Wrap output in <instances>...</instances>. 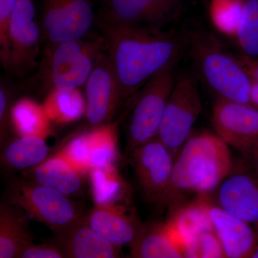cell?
I'll return each instance as SVG.
<instances>
[{"mask_svg":"<svg viewBox=\"0 0 258 258\" xmlns=\"http://www.w3.org/2000/svg\"><path fill=\"white\" fill-rule=\"evenodd\" d=\"M246 161L243 170L232 173L219 185L211 201L258 228V171Z\"/></svg>","mask_w":258,"mask_h":258,"instance_id":"obj_14","label":"cell"},{"mask_svg":"<svg viewBox=\"0 0 258 258\" xmlns=\"http://www.w3.org/2000/svg\"><path fill=\"white\" fill-rule=\"evenodd\" d=\"M84 86L88 123L93 127L112 123L123 102L106 50L98 57Z\"/></svg>","mask_w":258,"mask_h":258,"instance_id":"obj_13","label":"cell"},{"mask_svg":"<svg viewBox=\"0 0 258 258\" xmlns=\"http://www.w3.org/2000/svg\"><path fill=\"white\" fill-rule=\"evenodd\" d=\"M130 154L139 186L148 200L161 207L170 186L175 154L157 137Z\"/></svg>","mask_w":258,"mask_h":258,"instance_id":"obj_9","label":"cell"},{"mask_svg":"<svg viewBox=\"0 0 258 258\" xmlns=\"http://www.w3.org/2000/svg\"><path fill=\"white\" fill-rule=\"evenodd\" d=\"M85 216V215H84ZM58 245L66 257H119L121 249L115 247L93 230L83 217L68 230L57 234Z\"/></svg>","mask_w":258,"mask_h":258,"instance_id":"obj_19","label":"cell"},{"mask_svg":"<svg viewBox=\"0 0 258 258\" xmlns=\"http://www.w3.org/2000/svg\"><path fill=\"white\" fill-rule=\"evenodd\" d=\"M84 217L93 230L120 249L133 244L143 227L133 212L120 203L95 205Z\"/></svg>","mask_w":258,"mask_h":258,"instance_id":"obj_17","label":"cell"},{"mask_svg":"<svg viewBox=\"0 0 258 258\" xmlns=\"http://www.w3.org/2000/svg\"><path fill=\"white\" fill-rule=\"evenodd\" d=\"M46 139L39 136H20L7 142L1 154L2 164L11 171H26L41 164L50 154Z\"/></svg>","mask_w":258,"mask_h":258,"instance_id":"obj_20","label":"cell"},{"mask_svg":"<svg viewBox=\"0 0 258 258\" xmlns=\"http://www.w3.org/2000/svg\"><path fill=\"white\" fill-rule=\"evenodd\" d=\"M175 66L153 76L137 92L127 129L126 152L157 137L166 104L175 85Z\"/></svg>","mask_w":258,"mask_h":258,"instance_id":"obj_5","label":"cell"},{"mask_svg":"<svg viewBox=\"0 0 258 258\" xmlns=\"http://www.w3.org/2000/svg\"><path fill=\"white\" fill-rule=\"evenodd\" d=\"M118 123L117 121L98 125L86 132L91 153V169L115 164L118 158Z\"/></svg>","mask_w":258,"mask_h":258,"instance_id":"obj_25","label":"cell"},{"mask_svg":"<svg viewBox=\"0 0 258 258\" xmlns=\"http://www.w3.org/2000/svg\"><path fill=\"white\" fill-rule=\"evenodd\" d=\"M249 258H258V239L254 248L252 249V252L249 254Z\"/></svg>","mask_w":258,"mask_h":258,"instance_id":"obj_36","label":"cell"},{"mask_svg":"<svg viewBox=\"0 0 258 258\" xmlns=\"http://www.w3.org/2000/svg\"><path fill=\"white\" fill-rule=\"evenodd\" d=\"M95 205L119 203L126 186L115 164L93 167L88 172Z\"/></svg>","mask_w":258,"mask_h":258,"instance_id":"obj_24","label":"cell"},{"mask_svg":"<svg viewBox=\"0 0 258 258\" xmlns=\"http://www.w3.org/2000/svg\"><path fill=\"white\" fill-rule=\"evenodd\" d=\"M10 203L58 234L84 217L69 196L30 181L14 183L8 191Z\"/></svg>","mask_w":258,"mask_h":258,"instance_id":"obj_6","label":"cell"},{"mask_svg":"<svg viewBox=\"0 0 258 258\" xmlns=\"http://www.w3.org/2000/svg\"><path fill=\"white\" fill-rule=\"evenodd\" d=\"M202 109L196 81L189 75L179 76L168 100L157 136L175 156L191 136Z\"/></svg>","mask_w":258,"mask_h":258,"instance_id":"obj_8","label":"cell"},{"mask_svg":"<svg viewBox=\"0 0 258 258\" xmlns=\"http://www.w3.org/2000/svg\"><path fill=\"white\" fill-rule=\"evenodd\" d=\"M211 225L220 240L225 257L249 258L258 239V229L231 215L212 202L207 195L200 196Z\"/></svg>","mask_w":258,"mask_h":258,"instance_id":"obj_16","label":"cell"},{"mask_svg":"<svg viewBox=\"0 0 258 258\" xmlns=\"http://www.w3.org/2000/svg\"><path fill=\"white\" fill-rule=\"evenodd\" d=\"M11 124L18 137L32 135L47 139L52 134V122L43 106L32 98H20L13 103Z\"/></svg>","mask_w":258,"mask_h":258,"instance_id":"obj_23","label":"cell"},{"mask_svg":"<svg viewBox=\"0 0 258 258\" xmlns=\"http://www.w3.org/2000/svg\"><path fill=\"white\" fill-rule=\"evenodd\" d=\"M230 147L216 134H191L176 154L171 184L161 208H175L190 195H210L232 173Z\"/></svg>","mask_w":258,"mask_h":258,"instance_id":"obj_2","label":"cell"},{"mask_svg":"<svg viewBox=\"0 0 258 258\" xmlns=\"http://www.w3.org/2000/svg\"><path fill=\"white\" fill-rule=\"evenodd\" d=\"M32 242L26 218L11 205L0 206V258H18L20 251Z\"/></svg>","mask_w":258,"mask_h":258,"instance_id":"obj_21","label":"cell"},{"mask_svg":"<svg viewBox=\"0 0 258 258\" xmlns=\"http://www.w3.org/2000/svg\"><path fill=\"white\" fill-rule=\"evenodd\" d=\"M188 48L199 74L217 97L251 103L252 80L237 56L204 33L190 34Z\"/></svg>","mask_w":258,"mask_h":258,"instance_id":"obj_3","label":"cell"},{"mask_svg":"<svg viewBox=\"0 0 258 258\" xmlns=\"http://www.w3.org/2000/svg\"><path fill=\"white\" fill-rule=\"evenodd\" d=\"M66 257L58 244H26L19 252L18 258H64Z\"/></svg>","mask_w":258,"mask_h":258,"instance_id":"obj_32","label":"cell"},{"mask_svg":"<svg viewBox=\"0 0 258 258\" xmlns=\"http://www.w3.org/2000/svg\"><path fill=\"white\" fill-rule=\"evenodd\" d=\"M234 38L241 54L258 58V0H244Z\"/></svg>","mask_w":258,"mask_h":258,"instance_id":"obj_26","label":"cell"},{"mask_svg":"<svg viewBox=\"0 0 258 258\" xmlns=\"http://www.w3.org/2000/svg\"><path fill=\"white\" fill-rule=\"evenodd\" d=\"M18 0H0V59L6 69L9 55V25Z\"/></svg>","mask_w":258,"mask_h":258,"instance_id":"obj_30","label":"cell"},{"mask_svg":"<svg viewBox=\"0 0 258 258\" xmlns=\"http://www.w3.org/2000/svg\"><path fill=\"white\" fill-rule=\"evenodd\" d=\"M244 159L249 163L251 166L258 171V147L244 155Z\"/></svg>","mask_w":258,"mask_h":258,"instance_id":"obj_34","label":"cell"},{"mask_svg":"<svg viewBox=\"0 0 258 258\" xmlns=\"http://www.w3.org/2000/svg\"><path fill=\"white\" fill-rule=\"evenodd\" d=\"M251 103L258 108V82L254 80H252V91H251Z\"/></svg>","mask_w":258,"mask_h":258,"instance_id":"obj_35","label":"cell"},{"mask_svg":"<svg viewBox=\"0 0 258 258\" xmlns=\"http://www.w3.org/2000/svg\"><path fill=\"white\" fill-rule=\"evenodd\" d=\"M190 241L175 219L165 222L143 225L142 230L129 246L130 255L135 258L188 257Z\"/></svg>","mask_w":258,"mask_h":258,"instance_id":"obj_15","label":"cell"},{"mask_svg":"<svg viewBox=\"0 0 258 258\" xmlns=\"http://www.w3.org/2000/svg\"><path fill=\"white\" fill-rule=\"evenodd\" d=\"M106 50L104 37L69 40L47 45L39 78L47 91L70 90L85 85L99 56Z\"/></svg>","mask_w":258,"mask_h":258,"instance_id":"obj_4","label":"cell"},{"mask_svg":"<svg viewBox=\"0 0 258 258\" xmlns=\"http://www.w3.org/2000/svg\"><path fill=\"white\" fill-rule=\"evenodd\" d=\"M13 103V93L9 86L5 83L0 86V140L1 145L6 144L11 124V111Z\"/></svg>","mask_w":258,"mask_h":258,"instance_id":"obj_31","label":"cell"},{"mask_svg":"<svg viewBox=\"0 0 258 258\" xmlns=\"http://www.w3.org/2000/svg\"><path fill=\"white\" fill-rule=\"evenodd\" d=\"M24 174L28 180L69 197L82 190L87 176L58 152Z\"/></svg>","mask_w":258,"mask_h":258,"instance_id":"obj_18","label":"cell"},{"mask_svg":"<svg viewBox=\"0 0 258 258\" xmlns=\"http://www.w3.org/2000/svg\"><path fill=\"white\" fill-rule=\"evenodd\" d=\"M58 152L75 167L88 174L91 169V162L86 132L76 136Z\"/></svg>","mask_w":258,"mask_h":258,"instance_id":"obj_28","label":"cell"},{"mask_svg":"<svg viewBox=\"0 0 258 258\" xmlns=\"http://www.w3.org/2000/svg\"><path fill=\"white\" fill-rule=\"evenodd\" d=\"M95 20L92 0H44L42 35L47 45L82 39Z\"/></svg>","mask_w":258,"mask_h":258,"instance_id":"obj_11","label":"cell"},{"mask_svg":"<svg viewBox=\"0 0 258 258\" xmlns=\"http://www.w3.org/2000/svg\"><path fill=\"white\" fill-rule=\"evenodd\" d=\"M215 133L244 155L258 147V108L217 97L212 106Z\"/></svg>","mask_w":258,"mask_h":258,"instance_id":"obj_12","label":"cell"},{"mask_svg":"<svg viewBox=\"0 0 258 258\" xmlns=\"http://www.w3.org/2000/svg\"><path fill=\"white\" fill-rule=\"evenodd\" d=\"M42 105L49 119L56 124H70L86 116V97L79 88L52 90Z\"/></svg>","mask_w":258,"mask_h":258,"instance_id":"obj_22","label":"cell"},{"mask_svg":"<svg viewBox=\"0 0 258 258\" xmlns=\"http://www.w3.org/2000/svg\"><path fill=\"white\" fill-rule=\"evenodd\" d=\"M243 5L244 0H210V19L217 30L227 36L235 37Z\"/></svg>","mask_w":258,"mask_h":258,"instance_id":"obj_27","label":"cell"},{"mask_svg":"<svg viewBox=\"0 0 258 258\" xmlns=\"http://www.w3.org/2000/svg\"><path fill=\"white\" fill-rule=\"evenodd\" d=\"M123 103L164 69L175 66L189 47V35L150 32L98 20Z\"/></svg>","mask_w":258,"mask_h":258,"instance_id":"obj_1","label":"cell"},{"mask_svg":"<svg viewBox=\"0 0 258 258\" xmlns=\"http://www.w3.org/2000/svg\"><path fill=\"white\" fill-rule=\"evenodd\" d=\"M186 1L102 0L97 20L147 31H163L179 18Z\"/></svg>","mask_w":258,"mask_h":258,"instance_id":"obj_7","label":"cell"},{"mask_svg":"<svg viewBox=\"0 0 258 258\" xmlns=\"http://www.w3.org/2000/svg\"><path fill=\"white\" fill-rule=\"evenodd\" d=\"M236 56L251 79L258 82V58L249 57L241 53Z\"/></svg>","mask_w":258,"mask_h":258,"instance_id":"obj_33","label":"cell"},{"mask_svg":"<svg viewBox=\"0 0 258 258\" xmlns=\"http://www.w3.org/2000/svg\"><path fill=\"white\" fill-rule=\"evenodd\" d=\"M41 27L35 21L34 0H18L9 25V55L6 69L23 76L37 64Z\"/></svg>","mask_w":258,"mask_h":258,"instance_id":"obj_10","label":"cell"},{"mask_svg":"<svg viewBox=\"0 0 258 258\" xmlns=\"http://www.w3.org/2000/svg\"><path fill=\"white\" fill-rule=\"evenodd\" d=\"M188 257H225L220 240L212 230L201 231L190 242Z\"/></svg>","mask_w":258,"mask_h":258,"instance_id":"obj_29","label":"cell"}]
</instances>
